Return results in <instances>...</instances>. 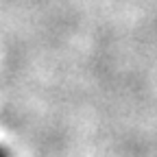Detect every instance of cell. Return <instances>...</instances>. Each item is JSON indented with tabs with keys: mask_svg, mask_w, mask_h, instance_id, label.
Returning <instances> with one entry per match:
<instances>
[{
	"mask_svg": "<svg viewBox=\"0 0 157 157\" xmlns=\"http://www.w3.org/2000/svg\"><path fill=\"white\" fill-rule=\"evenodd\" d=\"M0 157H11V153H9V148L5 144H0Z\"/></svg>",
	"mask_w": 157,
	"mask_h": 157,
	"instance_id": "cell-1",
	"label": "cell"
}]
</instances>
